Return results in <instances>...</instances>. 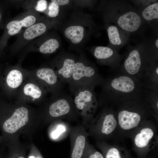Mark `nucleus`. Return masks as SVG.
<instances>
[{
	"instance_id": "f257e3e1",
	"label": "nucleus",
	"mask_w": 158,
	"mask_h": 158,
	"mask_svg": "<svg viewBox=\"0 0 158 158\" xmlns=\"http://www.w3.org/2000/svg\"><path fill=\"white\" fill-rule=\"evenodd\" d=\"M99 85V103L105 106L142 98L148 90L139 79L120 73L103 78Z\"/></svg>"
},
{
	"instance_id": "f03ea898",
	"label": "nucleus",
	"mask_w": 158,
	"mask_h": 158,
	"mask_svg": "<svg viewBox=\"0 0 158 158\" xmlns=\"http://www.w3.org/2000/svg\"><path fill=\"white\" fill-rule=\"evenodd\" d=\"M104 16L108 24L115 25L130 35L140 33L145 26V22L137 9L125 1H108Z\"/></svg>"
},
{
	"instance_id": "7ed1b4c3",
	"label": "nucleus",
	"mask_w": 158,
	"mask_h": 158,
	"mask_svg": "<svg viewBox=\"0 0 158 158\" xmlns=\"http://www.w3.org/2000/svg\"><path fill=\"white\" fill-rule=\"evenodd\" d=\"M116 114L119 127L129 131L138 127L142 121L151 115H156L152 110L146 97L118 103Z\"/></svg>"
},
{
	"instance_id": "20e7f679",
	"label": "nucleus",
	"mask_w": 158,
	"mask_h": 158,
	"mask_svg": "<svg viewBox=\"0 0 158 158\" xmlns=\"http://www.w3.org/2000/svg\"><path fill=\"white\" fill-rule=\"evenodd\" d=\"M124 55L123 63L118 71L140 80L145 68L150 62L154 61L150 53L148 41L128 47Z\"/></svg>"
},
{
	"instance_id": "39448f33",
	"label": "nucleus",
	"mask_w": 158,
	"mask_h": 158,
	"mask_svg": "<svg viewBox=\"0 0 158 158\" xmlns=\"http://www.w3.org/2000/svg\"><path fill=\"white\" fill-rule=\"evenodd\" d=\"M103 79L95 64L81 56L74 66L71 78L69 84L70 91L73 94L81 87L99 85Z\"/></svg>"
},
{
	"instance_id": "423d86ee",
	"label": "nucleus",
	"mask_w": 158,
	"mask_h": 158,
	"mask_svg": "<svg viewBox=\"0 0 158 158\" xmlns=\"http://www.w3.org/2000/svg\"><path fill=\"white\" fill-rule=\"evenodd\" d=\"M21 62L3 70L0 77L1 95L9 98L15 97L23 83L30 74L29 71L23 68Z\"/></svg>"
},
{
	"instance_id": "0eeeda50",
	"label": "nucleus",
	"mask_w": 158,
	"mask_h": 158,
	"mask_svg": "<svg viewBox=\"0 0 158 158\" xmlns=\"http://www.w3.org/2000/svg\"><path fill=\"white\" fill-rule=\"evenodd\" d=\"M29 72L51 97L58 96L63 92V84L51 66H43Z\"/></svg>"
},
{
	"instance_id": "6e6552de",
	"label": "nucleus",
	"mask_w": 158,
	"mask_h": 158,
	"mask_svg": "<svg viewBox=\"0 0 158 158\" xmlns=\"http://www.w3.org/2000/svg\"><path fill=\"white\" fill-rule=\"evenodd\" d=\"M43 18L41 20L25 29L17 35V37L9 48L10 55L17 54L28 43L44 34L51 25Z\"/></svg>"
},
{
	"instance_id": "1a4fd4ad",
	"label": "nucleus",
	"mask_w": 158,
	"mask_h": 158,
	"mask_svg": "<svg viewBox=\"0 0 158 158\" xmlns=\"http://www.w3.org/2000/svg\"><path fill=\"white\" fill-rule=\"evenodd\" d=\"M95 87L91 85L81 87L73 94L75 96L74 106L82 115L92 116L97 108L98 102L94 90Z\"/></svg>"
},
{
	"instance_id": "9d476101",
	"label": "nucleus",
	"mask_w": 158,
	"mask_h": 158,
	"mask_svg": "<svg viewBox=\"0 0 158 158\" xmlns=\"http://www.w3.org/2000/svg\"><path fill=\"white\" fill-rule=\"evenodd\" d=\"M42 18L39 13L32 9L26 10L11 20L5 27V41L9 38L18 35L25 29L41 20Z\"/></svg>"
},
{
	"instance_id": "9b49d317",
	"label": "nucleus",
	"mask_w": 158,
	"mask_h": 158,
	"mask_svg": "<svg viewBox=\"0 0 158 158\" xmlns=\"http://www.w3.org/2000/svg\"><path fill=\"white\" fill-rule=\"evenodd\" d=\"M48 94L30 73L20 88L15 98L18 101L35 102L44 99Z\"/></svg>"
},
{
	"instance_id": "f8f14e48",
	"label": "nucleus",
	"mask_w": 158,
	"mask_h": 158,
	"mask_svg": "<svg viewBox=\"0 0 158 158\" xmlns=\"http://www.w3.org/2000/svg\"><path fill=\"white\" fill-rule=\"evenodd\" d=\"M75 59L72 56L66 54H59L50 62L49 66L54 70L63 84H69L72 77Z\"/></svg>"
},
{
	"instance_id": "ddd939ff",
	"label": "nucleus",
	"mask_w": 158,
	"mask_h": 158,
	"mask_svg": "<svg viewBox=\"0 0 158 158\" xmlns=\"http://www.w3.org/2000/svg\"><path fill=\"white\" fill-rule=\"evenodd\" d=\"M59 46V43L56 38H45L41 36L28 43L20 51L19 54L23 58L31 52H38L45 54L55 52Z\"/></svg>"
},
{
	"instance_id": "4468645a",
	"label": "nucleus",
	"mask_w": 158,
	"mask_h": 158,
	"mask_svg": "<svg viewBox=\"0 0 158 158\" xmlns=\"http://www.w3.org/2000/svg\"><path fill=\"white\" fill-rule=\"evenodd\" d=\"M92 53L99 64L108 66L113 71L118 70L123 59V55L108 46L96 47Z\"/></svg>"
},
{
	"instance_id": "2eb2a0df",
	"label": "nucleus",
	"mask_w": 158,
	"mask_h": 158,
	"mask_svg": "<svg viewBox=\"0 0 158 158\" xmlns=\"http://www.w3.org/2000/svg\"><path fill=\"white\" fill-rule=\"evenodd\" d=\"M52 101L48 107L49 114L53 117L68 115L73 111L74 104L72 98L69 94L63 92L56 97H51Z\"/></svg>"
},
{
	"instance_id": "dca6fc26",
	"label": "nucleus",
	"mask_w": 158,
	"mask_h": 158,
	"mask_svg": "<svg viewBox=\"0 0 158 158\" xmlns=\"http://www.w3.org/2000/svg\"><path fill=\"white\" fill-rule=\"evenodd\" d=\"M133 145L136 148L141 151L152 149L157 141L156 132L152 127L144 126L138 129L133 139Z\"/></svg>"
},
{
	"instance_id": "f3484780",
	"label": "nucleus",
	"mask_w": 158,
	"mask_h": 158,
	"mask_svg": "<svg viewBox=\"0 0 158 158\" xmlns=\"http://www.w3.org/2000/svg\"><path fill=\"white\" fill-rule=\"evenodd\" d=\"M29 111L24 106L15 109L11 116L3 124L4 130L8 133H14L26 125L29 119Z\"/></svg>"
},
{
	"instance_id": "a211bd4d",
	"label": "nucleus",
	"mask_w": 158,
	"mask_h": 158,
	"mask_svg": "<svg viewBox=\"0 0 158 158\" xmlns=\"http://www.w3.org/2000/svg\"><path fill=\"white\" fill-rule=\"evenodd\" d=\"M108 25L107 30L110 46L108 47L118 52L128 42L130 35L115 25Z\"/></svg>"
},
{
	"instance_id": "6ab92c4d",
	"label": "nucleus",
	"mask_w": 158,
	"mask_h": 158,
	"mask_svg": "<svg viewBox=\"0 0 158 158\" xmlns=\"http://www.w3.org/2000/svg\"><path fill=\"white\" fill-rule=\"evenodd\" d=\"M140 80L148 90H158V60L148 64L143 71Z\"/></svg>"
},
{
	"instance_id": "aec40b11",
	"label": "nucleus",
	"mask_w": 158,
	"mask_h": 158,
	"mask_svg": "<svg viewBox=\"0 0 158 158\" xmlns=\"http://www.w3.org/2000/svg\"><path fill=\"white\" fill-rule=\"evenodd\" d=\"M144 21L152 25L157 24L158 20V3L157 2L150 4L140 6L137 9Z\"/></svg>"
},
{
	"instance_id": "412c9836",
	"label": "nucleus",
	"mask_w": 158,
	"mask_h": 158,
	"mask_svg": "<svg viewBox=\"0 0 158 158\" xmlns=\"http://www.w3.org/2000/svg\"><path fill=\"white\" fill-rule=\"evenodd\" d=\"M84 29L83 27L79 25L70 26L65 30L66 37L73 43H80L84 36Z\"/></svg>"
},
{
	"instance_id": "4be33fe9",
	"label": "nucleus",
	"mask_w": 158,
	"mask_h": 158,
	"mask_svg": "<svg viewBox=\"0 0 158 158\" xmlns=\"http://www.w3.org/2000/svg\"><path fill=\"white\" fill-rule=\"evenodd\" d=\"M48 6L45 0H24L21 6L26 10L33 9L39 12H45Z\"/></svg>"
},
{
	"instance_id": "5701e85b",
	"label": "nucleus",
	"mask_w": 158,
	"mask_h": 158,
	"mask_svg": "<svg viewBox=\"0 0 158 158\" xmlns=\"http://www.w3.org/2000/svg\"><path fill=\"white\" fill-rule=\"evenodd\" d=\"M85 137L80 135L76 139L71 156V158H81L83 154L85 144Z\"/></svg>"
},
{
	"instance_id": "b1692460",
	"label": "nucleus",
	"mask_w": 158,
	"mask_h": 158,
	"mask_svg": "<svg viewBox=\"0 0 158 158\" xmlns=\"http://www.w3.org/2000/svg\"><path fill=\"white\" fill-rule=\"evenodd\" d=\"M146 97L154 113L158 114V90H148Z\"/></svg>"
},
{
	"instance_id": "393cba45",
	"label": "nucleus",
	"mask_w": 158,
	"mask_h": 158,
	"mask_svg": "<svg viewBox=\"0 0 158 158\" xmlns=\"http://www.w3.org/2000/svg\"><path fill=\"white\" fill-rule=\"evenodd\" d=\"M127 154L123 149L112 147L107 151L105 158H127Z\"/></svg>"
},
{
	"instance_id": "a878e982",
	"label": "nucleus",
	"mask_w": 158,
	"mask_h": 158,
	"mask_svg": "<svg viewBox=\"0 0 158 158\" xmlns=\"http://www.w3.org/2000/svg\"><path fill=\"white\" fill-rule=\"evenodd\" d=\"M59 6L51 1L46 10L47 16L50 18L56 17L59 14Z\"/></svg>"
},
{
	"instance_id": "bb28decb",
	"label": "nucleus",
	"mask_w": 158,
	"mask_h": 158,
	"mask_svg": "<svg viewBox=\"0 0 158 158\" xmlns=\"http://www.w3.org/2000/svg\"><path fill=\"white\" fill-rule=\"evenodd\" d=\"M65 128L63 126H59L56 129L51 133V136L54 139L57 138L65 130Z\"/></svg>"
},
{
	"instance_id": "cd10ccee",
	"label": "nucleus",
	"mask_w": 158,
	"mask_h": 158,
	"mask_svg": "<svg viewBox=\"0 0 158 158\" xmlns=\"http://www.w3.org/2000/svg\"><path fill=\"white\" fill-rule=\"evenodd\" d=\"M51 1L59 6L67 5L69 2V1L68 0H51Z\"/></svg>"
},
{
	"instance_id": "c85d7f7f",
	"label": "nucleus",
	"mask_w": 158,
	"mask_h": 158,
	"mask_svg": "<svg viewBox=\"0 0 158 158\" xmlns=\"http://www.w3.org/2000/svg\"><path fill=\"white\" fill-rule=\"evenodd\" d=\"M88 158H104V157L100 152L96 151L90 154Z\"/></svg>"
},
{
	"instance_id": "c756f323",
	"label": "nucleus",
	"mask_w": 158,
	"mask_h": 158,
	"mask_svg": "<svg viewBox=\"0 0 158 158\" xmlns=\"http://www.w3.org/2000/svg\"><path fill=\"white\" fill-rule=\"evenodd\" d=\"M2 71H3V69L1 68V67H0V77Z\"/></svg>"
},
{
	"instance_id": "7c9ffc66",
	"label": "nucleus",
	"mask_w": 158,
	"mask_h": 158,
	"mask_svg": "<svg viewBox=\"0 0 158 158\" xmlns=\"http://www.w3.org/2000/svg\"><path fill=\"white\" fill-rule=\"evenodd\" d=\"M29 158H35V157H34V156H30L29 157ZM37 158H39V157H37Z\"/></svg>"
},
{
	"instance_id": "2f4dec72",
	"label": "nucleus",
	"mask_w": 158,
	"mask_h": 158,
	"mask_svg": "<svg viewBox=\"0 0 158 158\" xmlns=\"http://www.w3.org/2000/svg\"><path fill=\"white\" fill-rule=\"evenodd\" d=\"M1 12H0V21L1 20Z\"/></svg>"
},
{
	"instance_id": "473e14b6",
	"label": "nucleus",
	"mask_w": 158,
	"mask_h": 158,
	"mask_svg": "<svg viewBox=\"0 0 158 158\" xmlns=\"http://www.w3.org/2000/svg\"><path fill=\"white\" fill-rule=\"evenodd\" d=\"M18 158H25V157H19Z\"/></svg>"
}]
</instances>
